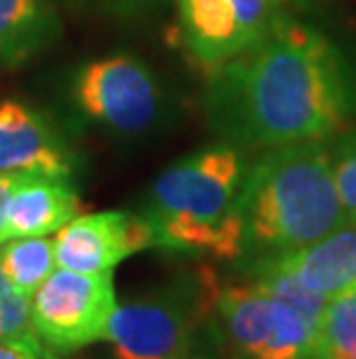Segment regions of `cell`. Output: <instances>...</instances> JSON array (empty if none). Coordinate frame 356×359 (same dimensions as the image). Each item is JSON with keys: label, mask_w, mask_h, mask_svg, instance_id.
<instances>
[{"label": "cell", "mask_w": 356, "mask_h": 359, "mask_svg": "<svg viewBox=\"0 0 356 359\" xmlns=\"http://www.w3.org/2000/svg\"><path fill=\"white\" fill-rule=\"evenodd\" d=\"M354 102L343 53L294 21H276L252 49L220 65L211 88V109L227 133L273 149L331 135Z\"/></svg>", "instance_id": "obj_1"}, {"label": "cell", "mask_w": 356, "mask_h": 359, "mask_svg": "<svg viewBox=\"0 0 356 359\" xmlns=\"http://www.w3.org/2000/svg\"><path fill=\"white\" fill-rule=\"evenodd\" d=\"M245 253H283L345 225L331 154L320 140L276 147L250 167L238 195Z\"/></svg>", "instance_id": "obj_2"}, {"label": "cell", "mask_w": 356, "mask_h": 359, "mask_svg": "<svg viewBox=\"0 0 356 359\" xmlns=\"http://www.w3.org/2000/svg\"><path fill=\"white\" fill-rule=\"evenodd\" d=\"M245 163L236 149L213 147L178 160L155 179L148 220L155 246L236 259L245 253L238 195Z\"/></svg>", "instance_id": "obj_3"}, {"label": "cell", "mask_w": 356, "mask_h": 359, "mask_svg": "<svg viewBox=\"0 0 356 359\" xmlns=\"http://www.w3.org/2000/svg\"><path fill=\"white\" fill-rule=\"evenodd\" d=\"M215 292L213 278L201 273L199 287H162L127 302L113 311L104 341L116 359H192Z\"/></svg>", "instance_id": "obj_4"}, {"label": "cell", "mask_w": 356, "mask_h": 359, "mask_svg": "<svg viewBox=\"0 0 356 359\" xmlns=\"http://www.w3.org/2000/svg\"><path fill=\"white\" fill-rule=\"evenodd\" d=\"M111 271L56 269L30 297V325L47 359L72 355L102 341L116 311Z\"/></svg>", "instance_id": "obj_5"}, {"label": "cell", "mask_w": 356, "mask_h": 359, "mask_svg": "<svg viewBox=\"0 0 356 359\" xmlns=\"http://www.w3.org/2000/svg\"><path fill=\"white\" fill-rule=\"evenodd\" d=\"M211 313L229 359H313L315 327L252 283L218 287Z\"/></svg>", "instance_id": "obj_6"}, {"label": "cell", "mask_w": 356, "mask_h": 359, "mask_svg": "<svg viewBox=\"0 0 356 359\" xmlns=\"http://www.w3.org/2000/svg\"><path fill=\"white\" fill-rule=\"evenodd\" d=\"M81 109L118 133H141L157 116L160 93L146 67L132 56H111L83 67L77 79Z\"/></svg>", "instance_id": "obj_7"}, {"label": "cell", "mask_w": 356, "mask_h": 359, "mask_svg": "<svg viewBox=\"0 0 356 359\" xmlns=\"http://www.w3.org/2000/svg\"><path fill=\"white\" fill-rule=\"evenodd\" d=\"M273 24V0H180L185 47L208 67L252 49Z\"/></svg>", "instance_id": "obj_8"}, {"label": "cell", "mask_w": 356, "mask_h": 359, "mask_svg": "<svg viewBox=\"0 0 356 359\" xmlns=\"http://www.w3.org/2000/svg\"><path fill=\"white\" fill-rule=\"evenodd\" d=\"M155 246L143 216L104 211L77 216L56 232V266L77 273H107L139 250Z\"/></svg>", "instance_id": "obj_9"}, {"label": "cell", "mask_w": 356, "mask_h": 359, "mask_svg": "<svg viewBox=\"0 0 356 359\" xmlns=\"http://www.w3.org/2000/svg\"><path fill=\"white\" fill-rule=\"evenodd\" d=\"M255 264L283 271L329 299L356 283V223L340 225L306 246L257 257Z\"/></svg>", "instance_id": "obj_10"}, {"label": "cell", "mask_w": 356, "mask_h": 359, "mask_svg": "<svg viewBox=\"0 0 356 359\" xmlns=\"http://www.w3.org/2000/svg\"><path fill=\"white\" fill-rule=\"evenodd\" d=\"M70 172V156L35 111L21 102L0 104V174L65 179Z\"/></svg>", "instance_id": "obj_11"}, {"label": "cell", "mask_w": 356, "mask_h": 359, "mask_svg": "<svg viewBox=\"0 0 356 359\" xmlns=\"http://www.w3.org/2000/svg\"><path fill=\"white\" fill-rule=\"evenodd\" d=\"M79 195L63 179L21 174L7 202V236H47L77 218Z\"/></svg>", "instance_id": "obj_12"}, {"label": "cell", "mask_w": 356, "mask_h": 359, "mask_svg": "<svg viewBox=\"0 0 356 359\" xmlns=\"http://www.w3.org/2000/svg\"><path fill=\"white\" fill-rule=\"evenodd\" d=\"M313 359H356V283L327 299L315 330Z\"/></svg>", "instance_id": "obj_13"}, {"label": "cell", "mask_w": 356, "mask_h": 359, "mask_svg": "<svg viewBox=\"0 0 356 359\" xmlns=\"http://www.w3.org/2000/svg\"><path fill=\"white\" fill-rule=\"evenodd\" d=\"M0 266L7 280L28 299L56 269V248L47 236H17L5 241L0 250Z\"/></svg>", "instance_id": "obj_14"}, {"label": "cell", "mask_w": 356, "mask_h": 359, "mask_svg": "<svg viewBox=\"0 0 356 359\" xmlns=\"http://www.w3.org/2000/svg\"><path fill=\"white\" fill-rule=\"evenodd\" d=\"M0 343L47 359L30 325V299L7 280L3 266H0Z\"/></svg>", "instance_id": "obj_15"}, {"label": "cell", "mask_w": 356, "mask_h": 359, "mask_svg": "<svg viewBox=\"0 0 356 359\" xmlns=\"http://www.w3.org/2000/svg\"><path fill=\"white\" fill-rule=\"evenodd\" d=\"M42 21L37 0H0V56L26 47Z\"/></svg>", "instance_id": "obj_16"}, {"label": "cell", "mask_w": 356, "mask_h": 359, "mask_svg": "<svg viewBox=\"0 0 356 359\" xmlns=\"http://www.w3.org/2000/svg\"><path fill=\"white\" fill-rule=\"evenodd\" d=\"M331 165L347 223H356V130L338 142L331 154Z\"/></svg>", "instance_id": "obj_17"}, {"label": "cell", "mask_w": 356, "mask_h": 359, "mask_svg": "<svg viewBox=\"0 0 356 359\" xmlns=\"http://www.w3.org/2000/svg\"><path fill=\"white\" fill-rule=\"evenodd\" d=\"M19 177L21 174H0V246L10 241V236H7V202H10V195Z\"/></svg>", "instance_id": "obj_18"}, {"label": "cell", "mask_w": 356, "mask_h": 359, "mask_svg": "<svg viewBox=\"0 0 356 359\" xmlns=\"http://www.w3.org/2000/svg\"><path fill=\"white\" fill-rule=\"evenodd\" d=\"M0 359H42V357H35V355H30V353H26V350H21V348L0 343Z\"/></svg>", "instance_id": "obj_19"}, {"label": "cell", "mask_w": 356, "mask_h": 359, "mask_svg": "<svg viewBox=\"0 0 356 359\" xmlns=\"http://www.w3.org/2000/svg\"><path fill=\"white\" fill-rule=\"evenodd\" d=\"M192 359H215V357H208V355H194Z\"/></svg>", "instance_id": "obj_20"}]
</instances>
